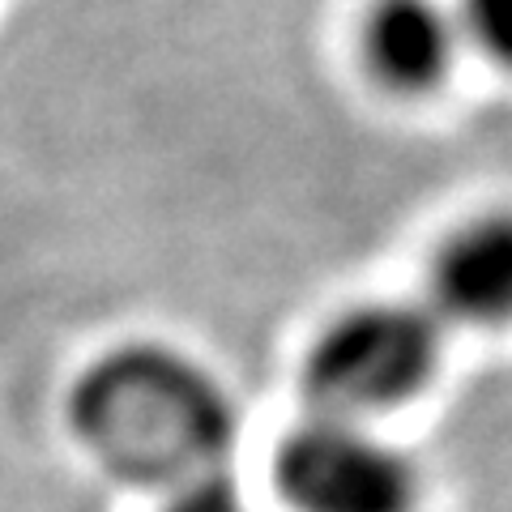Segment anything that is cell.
Masks as SVG:
<instances>
[{"mask_svg": "<svg viewBox=\"0 0 512 512\" xmlns=\"http://www.w3.org/2000/svg\"><path fill=\"white\" fill-rule=\"evenodd\" d=\"M359 47L380 86L427 94L448 82L466 39L453 0H367Z\"/></svg>", "mask_w": 512, "mask_h": 512, "instance_id": "obj_5", "label": "cell"}, {"mask_svg": "<svg viewBox=\"0 0 512 512\" xmlns=\"http://www.w3.org/2000/svg\"><path fill=\"white\" fill-rule=\"evenodd\" d=\"M158 512H252V508L244 500V491H239L227 474L210 470V474H197V478H188V483L171 487Z\"/></svg>", "mask_w": 512, "mask_h": 512, "instance_id": "obj_7", "label": "cell"}, {"mask_svg": "<svg viewBox=\"0 0 512 512\" xmlns=\"http://www.w3.org/2000/svg\"><path fill=\"white\" fill-rule=\"evenodd\" d=\"M444 320L423 299H363L333 312L303 350V393L320 414L372 419L436 376Z\"/></svg>", "mask_w": 512, "mask_h": 512, "instance_id": "obj_2", "label": "cell"}, {"mask_svg": "<svg viewBox=\"0 0 512 512\" xmlns=\"http://www.w3.org/2000/svg\"><path fill=\"white\" fill-rule=\"evenodd\" d=\"M274 483L295 512H414L423 487L393 440L320 410L282 436Z\"/></svg>", "mask_w": 512, "mask_h": 512, "instance_id": "obj_3", "label": "cell"}, {"mask_svg": "<svg viewBox=\"0 0 512 512\" xmlns=\"http://www.w3.org/2000/svg\"><path fill=\"white\" fill-rule=\"evenodd\" d=\"M77 410L94 448L133 474H163L180 487L218 470L227 406L205 372L175 355L128 350L107 359L77 393Z\"/></svg>", "mask_w": 512, "mask_h": 512, "instance_id": "obj_1", "label": "cell"}, {"mask_svg": "<svg viewBox=\"0 0 512 512\" xmlns=\"http://www.w3.org/2000/svg\"><path fill=\"white\" fill-rule=\"evenodd\" d=\"M427 308L448 325L512 320V210H487L448 231L427 265Z\"/></svg>", "mask_w": 512, "mask_h": 512, "instance_id": "obj_4", "label": "cell"}, {"mask_svg": "<svg viewBox=\"0 0 512 512\" xmlns=\"http://www.w3.org/2000/svg\"><path fill=\"white\" fill-rule=\"evenodd\" d=\"M453 9L466 47L512 69V0H453Z\"/></svg>", "mask_w": 512, "mask_h": 512, "instance_id": "obj_6", "label": "cell"}]
</instances>
